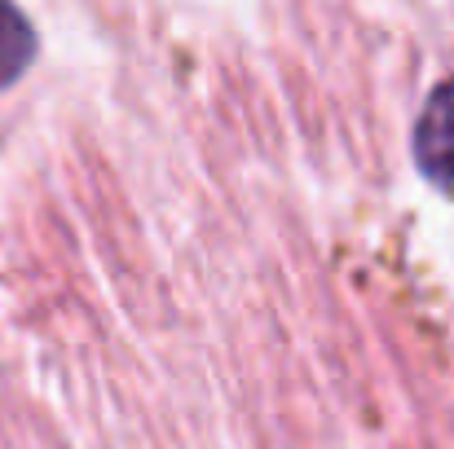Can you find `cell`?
<instances>
[{
  "instance_id": "cell-2",
  "label": "cell",
  "mask_w": 454,
  "mask_h": 449,
  "mask_svg": "<svg viewBox=\"0 0 454 449\" xmlns=\"http://www.w3.org/2000/svg\"><path fill=\"white\" fill-rule=\"evenodd\" d=\"M35 58V31L31 22L0 0V89H9Z\"/></svg>"
},
{
  "instance_id": "cell-1",
  "label": "cell",
  "mask_w": 454,
  "mask_h": 449,
  "mask_svg": "<svg viewBox=\"0 0 454 449\" xmlns=\"http://www.w3.org/2000/svg\"><path fill=\"white\" fill-rule=\"evenodd\" d=\"M415 163L419 172L437 185L454 194V75L442 80L424 111H419V124H415Z\"/></svg>"
}]
</instances>
